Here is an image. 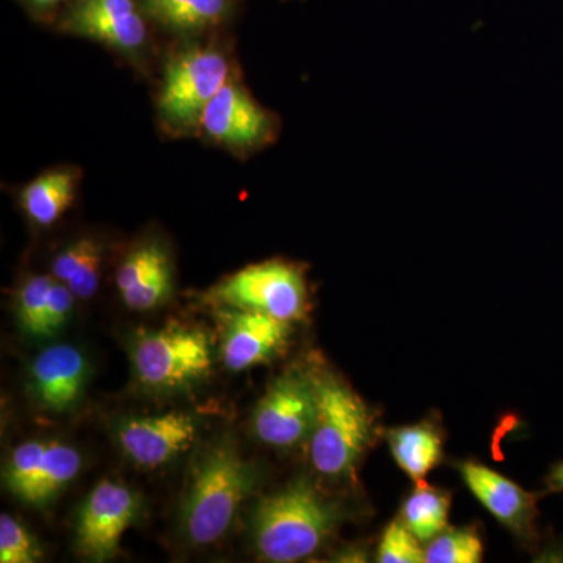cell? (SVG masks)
Returning a JSON list of instances; mask_svg holds the SVG:
<instances>
[{"instance_id": "obj_4", "label": "cell", "mask_w": 563, "mask_h": 563, "mask_svg": "<svg viewBox=\"0 0 563 563\" xmlns=\"http://www.w3.org/2000/svg\"><path fill=\"white\" fill-rule=\"evenodd\" d=\"M318 409L310 433V461L328 477H343L373 439V418L361 396L332 374H314Z\"/></svg>"}, {"instance_id": "obj_16", "label": "cell", "mask_w": 563, "mask_h": 563, "mask_svg": "<svg viewBox=\"0 0 563 563\" xmlns=\"http://www.w3.org/2000/svg\"><path fill=\"white\" fill-rule=\"evenodd\" d=\"M457 468L470 492L499 523L517 536H531L536 518V498L531 493L476 462H462Z\"/></svg>"}, {"instance_id": "obj_2", "label": "cell", "mask_w": 563, "mask_h": 563, "mask_svg": "<svg viewBox=\"0 0 563 563\" xmlns=\"http://www.w3.org/2000/svg\"><path fill=\"white\" fill-rule=\"evenodd\" d=\"M184 41L163 65L155 99L158 124L174 139L199 133L203 111L233 76L220 44Z\"/></svg>"}, {"instance_id": "obj_5", "label": "cell", "mask_w": 563, "mask_h": 563, "mask_svg": "<svg viewBox=\"0 0 563 563\" xmlns=\"http://www.w3.org/2000/svg\"><path fill=\"white\" fill-rule=\"evenodd\" d=\"M133 372L144 387L176 391L202 380L211 369L209 336L188 325L141 331L132 344Z\"/></svg>"}, {"instance_id": "obj_15", "label": "cell", "mask_w": 563, "mask_h": 563, "mask_svg": "<svg viewBox=\"0 0 563 563\" xmlns=\"http://www.w3.org/2000/svg\"><path fill=\"white\" fill-rule=\"evenodd\" d=\"M222 361L231 372H244L284 350L290 322L250 310L222 309Z\"/></svg>"}, {"instance_id": "obj_3", "label": "cell", "mask_w": 563, "mask_h": 563, "mask_svg": "<svg viewBox=\"0 0 563 563\" xmlns=\"http://www.w3.org/2000/svg\"><path fill=\"white\" fill-rule=\"evenodd\" d=\"M255 468L231 442L218 443L202 455L181 507V525L192 544L218 542L236 510L254 488Z\"/></svg>"}, {"instance_id": "obj_8", "label": "cell", "mask_w": 563, "mask_h": 563, "mask_svg": "<svg viewBox=\"0 0 563 563\" xmlns=\"http://www.w3.org/2000/svg\"><path fill=\"white\" fill-rule=\"evenodd\" d=\"M280 120L232 76L203 111L199 135L233 155L261 152L279 139Z\"/></svg>"}, {"instance_id": "obj_1", "label": "cell", "mask_w": 563, "mask_h": 563, "mask_svg": "<svg viewBox=\"0 0 563 563\" xmlns=\"http://www.w3.org/2000/svg\"><path fill=\"white\" fill-rule=\"evenodd\" d=\"M342 518L335 503L296 481L258 503L252 517L255 547L269 562L302 561L320 550Z\"/></svg>"}, {"instance_id": "obj_27", "label": "cell", "mask_w": 563, "mask_h": 563, "mask_svg": "<svg viewBox=\"0 0 563 563\" xmlns=\"http://www.w3.org/2000/svg\"><path fill=\"white\" fill-rule=\"evenodd\" d=\"M550 484L553 485L554 490L563 492V462L551 473Z\"/></svg>"}, {"instance_id": "obj_6", "label": "cell", "mask_w": 563, "mask_h": 563, "mask_svg": "<svg viewBox=\"0 0 563 563\" xmlns=\"http://www.w3.org/2000/svg\"><path fill=\"white\" fill-rule=\"evenodd\" d=\"M209 299L222 309L250 310L291 322L306 317L309 288L301 266L268 261L218 282L209 291Z\"/></svg>"}, {"instance_id": "obj_9", "label": "cell", "mask_w": 563, "mask_h": 563, "mask_svg": "<svg viewBox=\"0 0 563 563\" xmlns=\"http://www.w3.org/2000/svg\"><path fill=\"white\" fill-rule=\"evenodd\" d=\"M81 470L76 448L57 440H32L14 448L3 470V484L29 506L46 507Z\"/></svg>"}, {"instance_id": "obj_21", "label": "cell", "mask_w": 563, "mask_h": 563, "mask_svg": "<svg viewBox=\"0 0 563 563\" xmlns=\"http://www.w3.org/2000/svg\"><path fill=\"white\" fill-rule=\"evenodd\" d=\"M388 444L399 468L417 483L442 461V439L426 422L393 429L388 433Z\"/></svg>"}, {"instance_id": "obj_13", "label": "cell", "mask_w": 563, "mask_h": 563, "mask_svg": "<svg viewBox=\"0 0 563 563\" xmlns=\"http://www.w3.org/2000/svg\"><path fill=\"white\" fill-rule=\"evenodd\" d=\"M198 435L195 417L184 412L125 418L118 422L122 451L136 465L155 468L187 451Z\"/></svg>"}, {"instance_id": "obj_14", "label": "cell", "mask_w": 563, "mask_h": 563, "mask_svg": "<svg viewBox=\"0 0 563 563\" xmlns=\"http://www.w3.org/2000/svg\"><path fill=\"white\" fill-rule=\"evenodd\" d=\"M90 363L79 347L55 344L36 355L29 372V391L40 409L65 413L84 398Z\"/></svg>"}, {"instance_id": "obj_17", "label": "cell", "mask_w": 563, "mask_h": 563, "mask_svg": "<svg viewBox=\"0 0 563 563\" xmlns=\"http://www.w3.org/2000/svg\"><path fill=\"white\" fill-rule=\"evenodd\" d=\"M74 301V292L52 274L29 276L16 292L18 322L33 339H52L68 322Z\"/></svg>"}, {"instance_id": "obj_11", "label": "cell", "mask_w": 563, "mask_h": 563, "mask_svg": "<svg viewBox=\"0 0 563 563\" xmlns=\"http://www.w3.org/2000/svg\"><path fill=\"white\" fill-rule=\"evenodd\" d=\"M139 512V501L125 485L102 481L81 504L76 525V547L81 555L106 562L120 550L124 532Z\"/></svg>"}, {"instance_id": "obj_23", "label": "cell", "mask_w": 563, "mask_h": 563, "mask_svg": "<svg viewBox=\"0 0 563 563\" xmlns=\"http://www.w3.org/2000/svg\"><path fill=\"white\" fill-rule=\"evenodd\" d=\"M483 540L473 529H444L424 550L428 563L483 562Z\"/></svg>"}, {"instance_id": "obj_19", "label": "cell", "mask_w": 563, "mask_h": 563, "mask_svg": "<svg viewBox=\"0 0 563 563\" xmlns=\"http://www.w3.org/2000/svg\"><path fill=\"white\" fill-rule=\"evenodd\" d=\"M80 179V169L73 165L46 169L21 188L22 211L33 224L51 228L76 201Z\"/></svg>"}, {"instance_id": "obj_26", "label": "cell", "mask_w": 563, "mask_h": 563, "mask_svg": "<svg viewBox=\"0 0 563 563\" xmlns=\"http://www.w3.org/2000/svg\"><path fill=\"white\" fill-rule=\"evenodd\" d=\"M18 2L21 3L22 9L31 14L33 20L52 22L57 16L58 11L70 0H18Z\"/></svg>"}, {"instance_id": "obj_12", "label": "cell", "mask_w": 563, "mask_h": 563, "mask_svg": "<svg viewBox=\"0 0 563 563\" xmlns=\"http://www.w3.org/2000/svg\"><path fill=\"white\" fill-rule=\"evenodd\" d=\"M174 282L172 251L158 236H144L133 244L118 266V292L135 312H147L168 302Z\"/></svg>"}, {"instance_id": "obj_7", "label": "cell", "mask_w": 563, "mask_h": 563, "mask_svg": "<svg viewBox=\"0 0 563 563\" xmlns=\"http://www.w3.org/2000/svg\"><path fill=\"white\" fill-rule=\"evenodd\" d=\"M55 31L92 41L146 69L151 22L139 0H70L51 22Z\"/></svg>"}, {"instance_id": "obj_25", "label": "cell", "mask_w": 563, "mask_h": 563, "mask_svg": "<svg viewBox=\"0 0 563 563\" xmlns=\"http://www.w3.org/2000/svg\"><path fill=\"white\" fill-rule=\"evenodd\" d=\"M420 540L413 536L401 520L393 521L385 529L383 540L377 550V562L380 563H421L424 562V550Z\"/></svg>"}, {"instance_id": "obj_22", "label": "cell", "mask_w": 563, "mask_h": 563, "mask_svg": "<svg viewBox=\"0 0 563 563\" xmlns=\"http://www.w3.org/2000/svg\"><path fill=\"white\" fill-rule=\"evenodd\" d=\"M451 496L439 488L418 483L402 507V521L421 543L431 542L448 526Z\"/></svg>"}, {"instance_id": "obj_18", "label": "cell", "mask_w": 563, "mask_h": 563, "mask_svg": "<svg viewBox=\"0 0 563 563\" xmlns=\"http://www.w3.org/2000/svg\"><path fill=\"white\" fill-rule=\"evenodd\" d=\"M152 25L196 40L222 27L235 16L240 0H139Z\"/></svg>"}, {"instance_id": "obj_10", "label": "cell", "mask_w": 563, "mask_h": 563, "mask_svg": "<svg viewBox=\"0 0 563 563\" xmlns=\"http://www.w3.org/2000/svg\"><path fill=\"white\" fill-rule=\"evenodd\" d=\"M317 409L314 374H284L269 385L255 409V435L269 446H296L310 439Z\"/></svg>"}, {"instance_id": "obj_24", "label": "cell", "mask_w": 563, "mask_h": 563, "mask_svg": "<svg viewBox=\"0 0 563 563\" xmlns=\"http://www.w3.org/2000/svg\"><path fill=\"white\" fill-rule=\"evenodd\" d=\"M43 558L31 532L11 515L0 517V562L33 563Z\"/></svg>"}, {"instance_id": "obj_20", "label": "cell", "mask_w": 563, "mask_h": 563, "mask_svg": "<svg viewBox=\"0 0 563 563\" xmlns=\"http://www.w3.org/2000/svg\"><path fill=\"white\" fill-rule=\"evenodd\" d=\"M106 243L84 235L62 247L51 263V274L65 284L74 296L90 299L99 290L106 261Z\"/></svg>"}]
</instances>
